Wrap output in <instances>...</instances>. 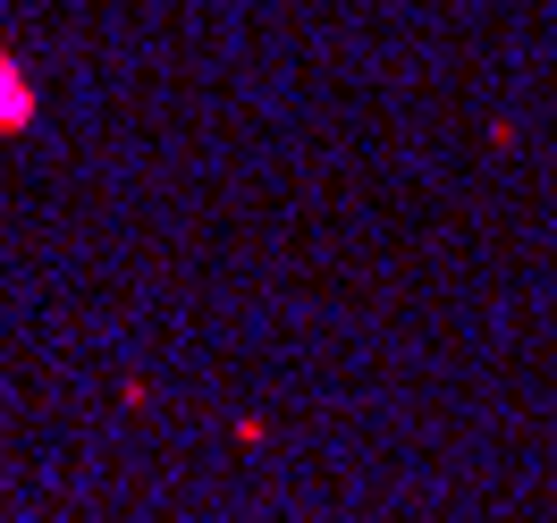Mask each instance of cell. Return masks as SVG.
<instances>
[{
	"label": "cell",
	"instance_id": "6da1fadb",
	"mask_svg": "<svg viewBox=\"0 0 557 523\" xmlns=\"http://www.w3.org/2000/svg\"><path fill=\"white\" fill-rule=\"evenodd\" d=\"M35 119H42L35 76H26V60H17V51H0V136H26Z\"/></svg>",
	"mask_w": 557,
	"mask_h": 523
}]
</instances>
